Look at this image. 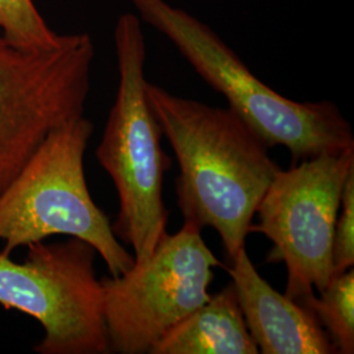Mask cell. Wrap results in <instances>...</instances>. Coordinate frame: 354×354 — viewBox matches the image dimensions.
Returning <instances> with one entry per match:
<instances>
[{
  "label": "cell",
  "instance_id": "6da1fadb",
  "mask_svg": "<svg viewBox=\"0 0 354 354\" xmlns=\"http://www.w3.org/2000/svg\"><path fill=\"white\" fill-rule=\"evenodd\" d=\"M147 100L176 155L177 206L184 222L214 228L228 260L245 248L253 216L279 172L269 146L230 108L146 83Z\"/></svg>",
  "mask_w": 354,
  "mask_h": 354
},
{
  "label": "cell",
  "instance_id": "7a4b0ae2",
  "mask_svg": "<svg viewBox=\"0 0 354 354\" xmlns=\"http://www.w3.org/2000/svg\"><path fill=\"white\" fill-rule=\"evenodd\" d=\"M140 21L165 35L228 108L292 163L354 149L349 121L330 102L290 100L263 83L213 29L167 0H130Z\"/></svg>",
  "mask_w": 354,
  "mask_h": 354
},
{
  "label": "cell",
  "instance_id": "3957f363",
  "mask_svg": "<svg viewBox=\"0 0 354 354\" xmlns=\"http://www.w3.org/2000/svg\"><path fill=\"white\" fill-rule=\"evenodd\" d=\"M118 88L96 158L113 181L120 209L112 223L118 241L134 251V263L149 259L168 234L163 200L171 159L146 93V41L136 13H122L114 28Z\"/></svg>",
  "mask_w": 354,
  "mask_h": 354
},
{
  "label": "cell",
  "instance_id": "277c9868",
  "mask_svg": "<svg viewBox=\"0 0 354 354\" xmlns=\"http://www.w3.org/2000/svg\"><path fill=\"white\" fill-rule=\"evenodd\" d=\"M93 125L84 115L55 129L0 194L1 253L55 235L77 238L102 256L111 276L134 266L108 215L89 193L84 155Z\"/></svg>",
  "mask_w": 354,
  "mask_h": 354
},
{
  "label": "cell",
  "instance_id": "5b68a950",
  "mask_svg": "<svg viewBox=\"0 0 354 354\" xmlns=\"http://www.w3.org/2000/svg\"><path fill=\"white\" fill-rule=\"evenodd\" d=\"M24 263L0 252V304L36 319L44 337L38 354H109L96 250L70 238L26 247Z\"/></svg>",
  "mask_w": 354,
  "mask_h": 354
},
{
  "label": "cell",
  "instance_id": "8992f818",
  "mask_svg": "<svg viewBox=\"0 0 354 354\" xmlns=\"http://www.w3.org/2000/svg\"><path fill=\"white\" fill-rule=\"evenodd\" d=\"M221 266L201 228L184 222L149 259L120 276L102 277L111 353L151 354L168 332L209 301L214 268Z\"/></svg>",
  "mask_w": 354,
  "mask_h": 354
},
{
  "label": "cell",
  "instance_id": "52a82bcc",
  "mask_svg": "<svg viewBox=\"0 0 354 354\" xmlns=\"http://www.w3.org/2000/svg\"><path fill=\"white\" fill-rule=\"evenodd\" d=\"M354 168V149L324 153L279 169L256 209L251 232L272 241L268 264L283 263L285 295L306 307L333 276V236L344 183Z\"/></svg>",
  "mask_w": 354,
  "mask_h": 354
},
{
  "label": "cell",
  "instance_id": "ba28073f",
  "mask_svg": "<svg viewBox=\"0 0 354 354\" xmlns=\"http://www.w3.org/2000/svg\"><path fill=\"white\" fill-rule=\"evenodd\" d=\"M93 59L88 33L36 51L15 46L0 30V194L51 131L84 115Z\"/></svg>",
  "mask_w": 354,
  "mask_h": 354
},
{
  "label": "cell",
  "instance_id": "9c48e42d",
  "mask_svg": "<svg viewBox=\"0 0 354 354\" xmlns=\"http://www.w3.org/2000/svg\"><path fill=\"white\" fill-rule=\"evenodd\" d=\"M235 285L241 313L263 354H336L314 313L274 290L241 250L225 266Z\"/></svg>",
  "mask_w": 354,
  "mask_h": 354
},
{
  "label": "cell",
  "instance_id": "30bf717a",
  "mask_svg": "<svg viewBox=\"0 0 354 354\" xmlns=\"http://www.w3.org/2000/svg\"><path fill=\"white\" fill-rule=\"evenodd\" d=\"M151 354H259L232 281L168 332Z\"/></svg>",
  "mask_w": 354,
  "mask_h": 354
},
{
  "label": "cell",
  "instance_id": "8fae6325",
  "mask_svg": "<svg viewBox=\"0 0 354 354\" xmlns=\"http://www.w3.org/2000/svg\"><path fill=\"white\" fill-rule=\"evenodd\" d=\"M328 335L337 353H354L353 268L329 279L324 290L306 304Z\"/></svg>",
  "mask_w": 354,
  "mask_h": 354
},
{
  "label": "cell",
  "instance_id": "7c38bea8",
  "mask_svg": "<svg viewBox=\"0 0 354 354\" xmlns=\"http://www.w3.org/2000/svg\"><path fill=\"white\" fill-rule=\"evenodd\" d=\"M0 30L12 45L26 50L55 49L67 36L46 24L33 0H0Z\"/></svg>",
  "mask_w": 354,
  "mask_h": 354
},
{
  "label": "cell",
  "instance_id": "4fadbf2b",
  "mask_svg": "<svg viewBox=\"0 0 354 354\" xmlns=\"http://www.w3.org/2000/svg\"><path fill=\"white\" fill-rule=\"evenodd\" d=\"M333 276L354 266V168L346 177L342 192V205L336 221L333 248Z\"/></svg>",
  "mask_w": 354,
  "mask_h": 354
}]
</instances>
